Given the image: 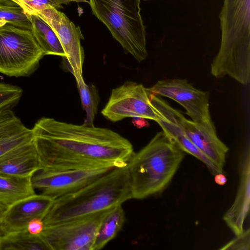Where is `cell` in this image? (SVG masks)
<instances>
[{
  "label": "cell",
  "mask_w": 250,
  "mask_h": 250,
  "mask_svg": "<svg viewBox=\"0 0 250 250\" xmlns=\"http://www.w3.org/2000/svg\"><path fill=\"white\" fill-rule=\"evenodd\" d=\"M31 130L41 169L125 167L134 153L127 139L106 128L42 117Z\"/></svg>",
  "instance_id": "1"
},
{
  "label": "cell",
  "mask_w": 250,
  "mask_h": 250,
  "mask_svg": "<svg viewBox=\"0 0 250 250\" xmlns=\"http://www.w3.org/2000/svg\"><path fill=\"white\" fill-rule=\"evenodd\" d=\"M132 199L127 166L114 167L93 182L54 200L44 227L89 215Z\"/></svg>",
  "instance_id": "2"
},
{
  "label": "cell",
  "mask_w": 250,
  "mask_h": 250,
  "mask_svg": "<svg viewBox=\"0 0 250 250\" xmlns=\"http://www.w3.org/2000/svg\"><path fill=\"white\" fill-rule=\"evenodd\" d=\"M250 0H224L220 13L222 37L210 73L229 76L243 85L250 82Z\"/></svg>",
  "instance_id": "3"
},
{
  "label": "cell",
  "mask_w": 250,
  "mask_h": 250,
  "mask_svg": "<svg viewBox=\"0 0 250 250\" xmlns=\"http://www.w3.org/2000/svg\"><path fill=\"white\" fill-rule=\"evenodd\" d=\"M185 155L163 131L157 133L127 163L132 199H143L164 191Z\"/></svg>",
  "instance_id": "4"
},
{
  "label": "cell",
  "mask_w": 250,
  "mask_h": 250,
  "mask_svg": "<svg viewBox=\"0 0 250 250\" xmlns=\"http://www.w3.org/2000/svg\"><path fill=\"white\" fill-rule=\"evenodd\" d=\"M92 14L138 62L147 56L140 0H89Z\"/></svg>",
  "instance_id": "5"
},
{
  "label": "cell",
  "mask_w": 250,
  "mask_h": 250,
  "mask_svg": "<svg viewBox=\"0 0 250 250\" xmlns=\"http://www.w3.org/2000/svg\"><path fill=\"white\" fill-rule=\"evenodd\" d=\"M44 56L31 31L10 24L0 27V73L29 76Z\"/></svg>",
  "instance_id": "6"
},
{
  "label": "cell",
  "mask_w": 250,
  "mask_h": 250,
  "mask_svg": "<svg viewBox=\"0 0 250 250\" xmlns=\"http://www.w3.org/2000/svg\"><path fill=\"white\" fill-rule=\"evenodd\" d=\"M108 209L44 227L40 235L49 250H92L100 224Z\"/></svg>",
  "instance_id": "7"
},
{
  "label": "cell",
  "mask_w": 250,
  "mask_h": 250,
  "mask_svg": "<svg viewBox=\"0 0 250 250\" xmlns=\"http://www.w3.org/2000/svg\"><path fill=\"white\" fill-rule=\"evenodd\" d=\"M107 120L117 122L127 117H141L157 122L159 118L147 88L137 83L126 81L111 91L101 111Z\"/></svg>",
  "instance_id": "8"
},
{
  "label": "cell",
  "mask_w": 250,
  "mask_h": 250,
  "mask_svg": "<svg viewBox=\"0 0 250 250\" xmlns=\"http://www.w3.org/2000/svg\"><path fill=\"white\" fill-rule=\"evenodd\" d=\"M114 168V167H113ZM111 167L41 169L32 176L34 188L54 200L75 191L108 172Z\"/></svg>",
  "instance_id": "9"
},
{
  "label": "cell",
  "mask_w": 250,
  "mask_h": 250,
  "mask_svg": "<svg viewBox=\"0 0 250 250\" xmlns=\"http://www.w3.org/2000/svg\"><path fill=\"white\" fill-rule=\"evenodd\" d=\"M33 13L41 17L55 33L64 51L63 62L68 70L75 79L83 78L84 53L81 41L84 37L79 26H76L63 13L51 5Z\"/></svg>",
  "instance_id": "10"
},
{
  "label": "cell",
  "mask_w": 250,
  "mask_h": 250,
  "mask_svg": "<svg viewBox=\"0 0 250 250\" xmlns=\"http://www.w3.org/2000/svg\"><path fill=\"white\" fill-rule=\"evenodd\" d=\"M147 89L155 95L167 97L179 103L195 123L212 121L208 92L196 89L186 79L160 80Z\"/></svg>",
  "instance_id": "11"
},
{
  "label": "cell",
  "mask_w": 250,
  "mask_h": 250,
  "mask_svg": "<svg viewBox=\"0 0 250 250\" xmlns=\"http://www.w3.org/2000/svg\"><path fill=\"white\" fill-rule=\"evenodd\" d=\"M178 122L189 140L220 169L223 170L229 147L218 137L212 121L198 124L179 112Z\"/></svg>",
  "instance_id": "12"
},
{
  "label": "cell",
  "mask_w": 250,
  "mask_h": 250,
  "mask_svg": "<svg viewBox=\"0 0 250 250\" xmlns=\"http://www.w3.org/2000/svg\"><path fill=\"white\" fill-rule=\"evenodd\" d=\"M53 201L47 196L36 193L9 206L5 213L2 222L5 235L26 230L28 223L33 219H43Z\"/></svg>",
  "instance_id": "13"
},
{
  "label": "cell",
  "mask_w": 250,
  "mask_h": 250,
  "mask_svg": "<svg viewBox=\"0 0 250 250\" xmlns=\"http://www.w3.org/2000/svg\"><path fill=\"white\" fill-rule=\"evenodd\" d=\"M250 148H245L240 160V181L234 201L226 211L223 219L236 236L242 233L243 224L250 209Z\"/></svg>",
  "instance_id": "14"
},
{
  "label": "cell",
  "mask_w": 250,
  "mask_h": 250,
  "mask_svg": "<svg viewBox=\"0 0 250 250\" xmlns=\"http://www.w3.org/2000/svg\"><path fill=\"white\" fill-rule=\"evenodd\" d=\"M41 169L33 141L17 147L0 157V175L32 176Z\"/></svg>",
  "instance_id": "15"
},
{
  "label": "cell",
  "mask_w": 250,
  "mask_h": 250,
  "mask_svg": "<svg viewBox=\"0 0 250 250\" xmlns=\"http://www.w3.org/2000/svg\"><path fill=\"white\" fill-rule=\"evenodd\" d=\"M31 178L0 175V202L9 207L36 194Z\"/></svg>",
  "instance_id": "16"
},
{
  "label": "cell",
  "mask_w": 250,
  "mask_h": 250,
  "mask_svg": "<svg viewBox=\"0 0 250 250\" xmlns=\"http://www.w3.org/2000/svg\"><path fill=\"white\" fill-rule=\"evenodd\" d=\"M25 13L31 23V31L44 55L64 57L62 46L50 26L36 13Z\"/></svg>",
  "instance_id": "17"
},
{
  "label": "cell",
  "mask_w": 250,
  "mask_h": 250,
  "mask_svg": "<svg viewBox=\"0 0 250 250\" xmlns=\"http://www.w3.org/2000/svg\"><path fill=\"white\" fill-rule=\"evenodd\" d=\"M125 221V213L122 205L109 209L100 224L92 250H99L104 247L122 229Z\"/></svg>",
  "instance_id": "18"
},
{
  "label": "cell",
  "mask_w": 250,
  "mask_h": 250,
  "mask_svg": "<svg viewBox=\"0 0 250 250\" xmlns=\"http://www.w3.org/2000/svg\"><path fill=\"white\" fill-rule=\"evenodd\" d=\"M0 250H49L40 235L27 230L11 232L0 238Z\"/></svg>",
  "instance_id": "19"
},
{
  "label": "cell",
  "mask_w": 250,
  "mask_h": 250,
  "mask_svg": "<svg viewBox=\"0 0 250 250\" xmlns=\"http://www.w3.org/2000/svg\"><path fill=\"white\" fill-rule=\"evenodd\" d=\"M80 96L82 105L86 112L83 125L93 126L97 114L100 97L97 88L93 84H86L83 78L75 79Z\"/></svg>",
  "instance_id": "20"
},
{
  "label": "cell",
  "mask_w": 250,
  "mask_h": 250,
  "mask_svg": "<svg viewBox=\"0 0 250 250\" xmlns=\"http://www.w3.org/2000/svg\"><path fill=\"white\" fill-rule=\"evenodd\" d=\"M9 3H0V27L10 24L32 31L31 23L23 9L15 4Z\"/></svg>",
  "instance_id": "21"
},
{
  "label": "cell",
  "mask_w": 250,
  "mask_h": 250,
  "mask_svg": "<svg viewBox=\"0 0 250 250\" xmlns=\"http://www.w3.org/2000/svg\"><path fill=\"white\" fill-rule=\"evenodd\" d=\"M33 141L31 129L24 125L0 138V157L20 146Z\"/></svg>",
  "instance_id": "22"
},
{
  "label": "cell",
  "mask_w": 250,
  "mask_h": 250,
  "mask_svg": "<svg viewBox=\"0 0 250 250\" xmlns=\"http://www.w3.org/2000/svg\"><path fill=\"white\" fill-rule=\"evenodd\" d=\"M22 89L16 85L0 82V112L12 109L20 101Z\"/></svg>",
  "instance_id": "23"
},
{
  "label": "cell",
  "mask_w": 250,
  "mask_h": 250,
  "mask_svg": "<svg viewBox=\"0 0 250 250\" xmlns=\"http://www.w3.org/2000/svg\"><path fill=\"white\" fill-rule=\"evenodd\" d=\"M21 7L24 12L39 11L47 5H51L59 9L63 7L57 0H7Z\"/></svg>",
  "instance_id": "24"
},
{
  "label": "cell",
  "mask_w": 250,
  "mask_h": 250,
  "mask_svg": "<svg viewBox=\"0 0 250 250\" xmlns=\"http://www.w3.org/2000/svg\"><path fill=\"white\" fill-rule=\"evenodd\" d=\"M250 229L244 230L242 233L236 236L235 238L220 249L249 250L250 249Z\"/></svg>",
  "instance_id": "25"
},
{
  "label": "cell",
  "mask_w": 250,
  "mask_h": 250,
  "mask_svg": "<svg viewBox=\"0 0 250 250\" xmlns=\"http://www.w3.org/2000/svg\"><path fill=\"white\" fill-rule=\"evenodd\" d=\"M44 229L43 219L36 218L32 219L27 226V231L33 235H40Z\"/></svg>",
  "instance_id": "26"
},
{
  "label": "cell",
  "mask_w": 250,
  "mask_h": 250,
  "mask_svg": "<svg viewBox=\"0 0 250 250\" xmlns=\"http://www.w3.org/2000/svg\"><path fill=\"white\" fill-rule=\"evenodd\" d=\"M8 208V207L0 202V237L5 235V233L3 229L2 222L4 215Z\"/></svg>",
  "instance_id": "27"
},
{
  "label": "cell",
  "mask_w": 250,
  "mask_h": 250,
  "mask_svg": "<svg viewBox=\"0 0 250 250\" xmlns=\"http://www.w3.org/2000/svg\"><path fill=\"white\" fill-rule=\"evenodd\" d=\"M132 123L134 126L138 128H142L148 125V123L146 119L141 117H132Z\"/></svg>",
  "instance_id": "28"
},
{
  "label": "cell",
  "mask_w": 250,
  "mask_h": 250,
  "mask_svg": "<svg viewBox=\"0 0 250 250\" xmlns=\"http://www.w3.org/2000/svg\"><path fill=\"white\" fill-rule=\"evenodd\" d=\"M215 182L219 185L222 186L227 182V178L223 173H219L214 176Z\"/></svg>",
  "instance_id": "29"
},
{
  "label": "cell",
  "mask_w": 250,
  "mask_h": 250,
  "mask_svg": "<svg viewBox=\"0 0 250 250\" xmlns=\"http://www.w3.org/2000/svg\"><path fill=\"white\" fill-rule=\"evenodd\" d=\"M61 4H68L70 2L74 1L77 2H87L89 3V1L87 0H57Z\"/></svg>",
  "instance_id": "30"
},
{
  "label": "cell",
  "mask_w": 250,
  "mask_h": 250,
  "mask_svg": "<svg viewBox=\"0 0 250 250\" xmlns=\"http://www.w3.org/2000/svg\"><path fill=\"white\" fill-rule=\"evenodd\" d=\"M0 238H1V237H0Z\"/></svg>",
  "instance_id": "31"
},
{
  "label": "cell",
  "mask_w": 250,
  "mask_h": 250,
  "mask_svg": "<svg viewBox=\"0 0 250 250\" xmlns=\"http://www.w3.org/2000/svg\"></svg>",
  "instance_id": "32"
}]
</instances>
